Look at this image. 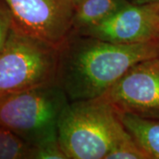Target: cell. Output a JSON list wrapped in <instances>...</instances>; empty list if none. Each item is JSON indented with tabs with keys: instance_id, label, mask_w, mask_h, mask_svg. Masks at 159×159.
I'll return each mask as SVG.
<instances>
[{
	"instance_id": "cell-1",
	"label": "cell",
	"mask_w": 159,
	"mask_h": 159,
	"mask_svg": "<svg viewBox=\"0 0 159 159\" xmlns=\"http://www.w3.org/2000/svg\"><path fill=\"white\" fill-rule=\"evenodd\" d=\"M159 57V40L118 43L71 32L58 46L56 83L70 102L102 96L134 66Z\"/></svg>"
},
{
	"instance_id": "cell-2",
	"label": "cell",
	"mask_w": 159,
	"mask_h": 159,
	"mask_svg": "<svg viewBox=\"0 0 159 159\" xmlns=\"http://www.w3.org/2000/svg\"><path fill=\"white\" fill-rule=\"evenodd\" d=\"M57 134L67 159H105L129 132L121 114L97 97L69 102L59 119Z\"/></svg>"
},
{
	"instance_id": "cell-3",
	"label": "cell",
	"mask_w": 159,
	"mask_h": 159,
	"mask_svg": "<svg viewBox=\"0 0 159 159\" xmlns=\"http://www.w3.org/2000/svg\"><path fill=\"white\" fill-rule=\"evenodd\" d=\"M69 102L56 82L9 95L0 98V125L34 147L57 134L59 119Z\"/></svg>"
},
{
	"instance_id": "cell-4",
	"label": "cell",
	"mask_w": 159,
	"mask_h": 159,
	"mask_svg": "<svg viewBox=\"0 0 159 159\" xmlns=\"http://www.w3.org/2000/svg\"><path fill=\"white\" fill-rule=\"evenodd\" d=\"M58 47L13 27L0 51V98L56 82Z\"/></svg>"
},
{
	"instance_id": "cell-5",
	"label": "cell",
	"mask_w": 159,
	"mask_h": 159,
	"mask_svg": "<svg viewBox=\"0 0 159 159\" xmlns=\"http://www.w3.org/2000/svg\"><path fill=\"white\" fill-rule=\"evenodd\" d=\"M99 97L120 114L159 119V57L136 64Z\"/></svg>"
},
{
	"instance_id": "cell-6",
	"label": "cell",
	"mask_w": 159,
	"mask_h": 159,
	"mask_svg": "<svg viewBox=\"0 0 159 159\" xmlns=\"http://www.w3.org/2000/svg\"><path fill=\"white\" fill-rule=\"evenodd\" d=\"M19 30L58 46L73 29L71 0H3Z\"/></svg>"
},
{
	"instance_id": "cell-7",
	"label": "cell",
	"mask_w": 159,
	"mask_h": 159,
	"mask_svg": "<svg viewBox=\"0 0 159 159\" xmlns=\"http://www.w3.org/2000/svg\"><path fill=\"white\" fill-rule=\"evenodd\" d=\"M74 33L125 44L159 40V12L153 5L130 2L103 22Z\"/></svg>"
},
{
	"instance_id": "cell-8",
	"label": "cell",
	"mask_w": 159,
	"mask_h": 159,
	"mask_svg": "<svg viewBox=\"0 0 159 159\" xmlns=\"http://www.w3.org/2000/svg\"><path fill=\"white\" fill-rule=\"evenodd\" d=\"M129 3L128 0H81L74 6L72 32H80L103 22Z\"/></svg>"
},
{
	"instance_id": "cell-9",
	"label": "cell",
	"mask_w": 159,
	"mask_h": 159,
	"mask_svg": "<svg viewBox=\"0 0 159 159\" xmlns=\"http://www.w3.org/2000/svg\"><path fill=\"white\" fill-rule=\"evenodd\" d=\"M121 120L149 159H159V119L121 114Z\"/></svg>"
},
{
	"instance_id": "cell-10",
	"label": "cell",
	"mask_w": 159,
	"mask_h": 159,
	"mask_svg": "<svg viewBox=\"0 0 159 159\" xmlns=\"http://www.w3.org/2000/svg\"><path fill=\"white\" fill-rule=\"evenodd\" d=\"M33 147L0 125V159H32Z\"/></svg>"
},
{
	"instance_id": "cell-11",
	"label": "cell",
	"mask_w": 159,
	"mask_h": 159,
	"mask_svg": "<svg viewBox=\"0 0 159 159\" xmlns=\"http://www.w3.org/2000/svg\"><path fill=\"white\" fill-rule=\"evenodd\" d=\"M105 159H149L146 152L130 134L119 141Z\"/></svg>"
},
{
	"instance_id": "cell-12",
	"label": "cell",
	"mask_w": 159,
	"mask_h": 159,
	"mask_svg": "<svg viewBox=\"0 0 159 159\" xmlns=\"http://www.w3.org/2000/svg\"><path fill=\"white\" fill-rule=\"evenodd\" d=\"M32 159H67L58 141V134L50 136L33 147Z\"/></svg>"
},
{
	"instance_id": "cell-13",
	"label": "cell",
	"mask_w": 159,
	"mask_h": 159,
	"mask_svg": "<svg viewBox=\"0 0 159 159\" xmlns=\"http://www.w3.org/2000/svg\"><path fill=\"white\" fill-rule=\"evenodd\" d=\"M13 27L11 11L6 3L3 0H0V51L6 44Z\"/></svg>"
},
{
	"instance_id": "cell-14",
	"label": "cell",
	"mask_w": 159,
	"mask_h": 159,
	"mask_svg": "<svg viewBox=\"0 0 159 159\" xmlns=\"http://www.w3.org/2000/svg\"><path fill=\"white\" fill-rule=\"evenodd\" d=\"M133 4H150L155 6V8L159 12V0H128Z\"/></svg>"
},
{
	"instance_id": "cell-15",
	"label": "cell",
	"mask_w": 159,
	"mask_h": 159,
	"mask_svg": "<svg viewBox=\"0 0 159 159\" xmlns=\"http://www.w3.org/2000/svg\"><path fill=\"white\" fill-rule=\"evenodd\" d=\"M71 1H72V2L74 3V6H75L76 5H77V4H78V3H80V2L81 0H71Z\"/></svg>"
}]
</instances>
